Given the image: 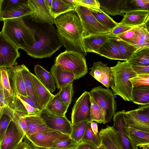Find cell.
<instances>
[{"label": "cell", "instance_id": "cell-55", "mask_svg": "<svg viewBox=\"0 0 149 149\" xmlns=\"http://www.w3.org/2000/svg\"><path fill=\"white\" fill-rule=\"evenodd\" d=\"M91 127L93 132L96 134H98V133L97 123L92 121L91 123Z\"/></svg>", "mask_w": 149, "mask_h": 149}, {"label": "cell", "instance_id": "cell-12", "mask_svg": "<svg viewBox=\"0 0 149 149\" xmlns=\"http://www.w3.org/2000/svg\"><path fill=\"white\" fill-rule=\"evenodd\" d=\"M27 136L37 147L46 148L70 138L69 135L55 130L35 134Z\"/></svg>", "mask_w": 149, "mask_h": 149}, {"label": "cell", "instance_id": "cell-36", "mask_svg": "<svg viewBox=\"0 0 149 149\" xmlns=\"http://www.w3.org/2000/svg\"><path fill=\"white\" fill-rule=\"evenodd\" d=\"M109 38L117 46L120 53L127 60L138 49L133 45L123 41L116 37Z\"/></svg>", "mask_w": 149, "mask_h": 149}, {"label": "cell", "instance_id": "cell-50", "mask_svg": "<svg viewBox=\"0 0 149 149\" xmlns=\"http://www.w3.org/2000/svg\"><path fill=\"white\" fill-rule=\"evenodd\" d=\"M133 70L137 74H149V65L140 66L131 65Z\"/></svg>", "mask_w": 149, "mask_h": 149}, {"label": "cell", "instance_id": "cell-53", "mask_svg": "<svg viewBox=\"0 0 149 149\" xmlns=\"http://www.w3.org/2000/svg\"><path fill=\"white\" fill-rule=\"evenodd\" d=\"M25 143V147L24 149H37V147L33 144L25 135L24 138V141Z\"/></svg>", "mask_w": 149, "mask_h": 149}, {"label": "cell", "instance_id": "cell-43", "mask_svg": "<svg viewBox=\"0 0 149 149\" xmlns=\"http://www.w3.org/2000/svg\"><path fill=\"white\" fill-rule=\"evenodd\" d=\"M79 143L70 138L61 141L49 149H77Z\"/></svg>", "mask_w": 149, "mask_h": 149}, {"label": "cell", "instance_id": "cell-10", "mask_svg": "<svg viewBox=\"0 0 149 149\" xmlns=\"http://www.w3.org/2000/svg\"><path fill=\"white\" fill-rule=\"evenodd\" d=\"M90 97L89 92L85 91L76 101L72 109V124L84 121L88 123L93 121L90 115Z\"/></svg>", "mask_w": 149, "mask_h": 149}, {"label": "cell", "instance_id": "cell-19", "mask_svg": "<svg viewBox=\"0 0 149 149\" xmlns=\"http://www.w3.org/2000/svg\"><path fill=\"white\" fill-rule=\"evenodd\" d=\"M30 74L39 109L41 111L45 108L49 101L54 95L39 81L35 75L31 72Z\"/></svg>", "mask_w": 149, "mask_h": 149}, {"label": "cell", "instance_id": "cell-9", "mask_svg": "<svg viewBox=\"0 0 149 149\" xmlns=\"http://www.w3.org/2000/svg\"><path fill=\"white\" fill-rule=\"evenodd\" d=\"M19 49L3 33L0 32V68L16 65L20 56Z\"/></svg>", "mask_w": 149, "mask_h": 149}, {"label": "cell", "instance_id": "cell-28", "mask_svg": "<svg viewBox=\"0 0 149 149\" xmlns=\"http://www.w3.org/2000/svg\"><path fill=\"white\" fill-rule=\"evenodd\" d=\"M149 21L135 28L136 38L133 45L137 49L149 47Z\"/></svg>", "mask_w": 149, "mask_h": 149}, {"label": "cell", "instance_id": "cell-14", "mask_svg": "<svg viewBox=\"0 0 149 149\" xmlns=\"http://www.w3.org/2000/svg\"><path fill=\"white\" fill-rule=\"evenodd\" d=\"M25 136L12 120L0 143V149H14L22 141Z\"/></svg>", "mask_w": 149, "mask_h": 149}, {"label": "cell", "instance_id": "cell-49", "mask_svg": "<svg viewBox=\"0 0 149 149\" xmlns=\"http://www.w3.org/2000/svg\"><path fill=\"white\" fill-rule=\"evenodd\" d=\"M137 26L118 25L108 33L109 37H113L121 34Z\"/></svg>", "mask_w": 149, "mask_h": 149}, {"label": "cell", "instance_id": "cell-61", "mask_svg": "<svg viewBox=\"0 0 149 149\" xmlns=\"http://www.w3.org/2000/svg\"><path fill=\"white\" fill-rule=\"evenodd\" d=\"M37 149H49V148H41L37 147Z\"/></svg>", "mask_w": 149, "mask_h": 149}, {"label": "cell", "instance_id": "cell-20", "mask_svg": "<svg viewBox=\"0 0 149 149\" xmlns=\"http://www.w3.org/2000/svg\"><path fill=\"white\" fill-rule=\"evenodd\" d=\"M100 9L112 16H124L126 13L127 0H97Z\"/></svg>", "mask_w": 149, "mask_h": 149}, {"label": "cell", "instance_id": "cell-38", "mask_svg": "<svg viewBox=\"0 0 149 149\" xmlns=\"http://www.w3.org/2000/svg\"><path fill=\"white\" fill-rule=\"evenodd\" d=\"M136 10L149 11V0H127L126 13Z\"/></svg>", "mask_w": 149, "mask_h": 149}, {"label": "cell", "instance_id": "cell-27", "mask_svg": "<svg viewBox=\"0 0 149 149\" xmlns=\"http://www.w3.org/2000/svg\"><path fill=\"white\" fill-rule=\"evenodd\" d=\"M96 54L110 59L127 61L120 53L117 46L109 38Z\"/></svg>", "mask_w": 149, "mask_h": 149}, {"label": "cell", "instance_id": "cell-21", "mask_svg": "<svg viewBox=\"0 0 149 149\" xmlns=\"http://www.w3.org/2000/svg\"><path fill=\"white\" fill-rule=\"evenodd\" d=\"M125 132L132 142L135 148L143 149L149 147V132L139 130L124 125Z\"/></svg>", "mask_w": 149, "mask_h": 149}, {"label": "cell", "instance_id": "cell-47", "mask_svg": "<svg viewBox=\"0 0 149 149\" xmlns=\"http://www.w3.org/2000/svg\"><path fill=\"white\" fill-rule=\"evenodd\" d=\"M12 119L9 116L3 115L0 120V143Z\"/></svg>", "mask_w": 149, "mask_h": 149}, {"label": "cell", "instance_id": "cell-46", "mask_svg": "<svg viewBox=\"0 0 149 149\" xmlns=\"http://www.w3.org/2000/svg\"><path fill=\"white\" fill-rule=\"evenodd\" d=\"M72 1L75 6L79 5L88 8L100 9L97 0H72Z\"/></svg>", "mask_w": 149, "mask_h": 149}, {"label": "cell", "instance_id": "cell-16", "mask_svg": "<svg viewBox=\"0 0 149 149\" xmlns=\"http://www.w3.org/2000/svg\"><path fill=\"white\" fill-rule=\"evenodd\" d=\"M28 2L33 11L30 16L34 22L54 24V19L46 7L44 0H28Z\"/></svg>", "mask_w": 149, "mask_h": 149}, {"label": "cell", "instance_id": "cell-24", "mask_svg": "<svg viewBox=\"0 0 149 149\" xmlns=\"http://www.w3.org/2000/svg\"><path fill=\"white\" fill-rule=\"evenodd\" d=\"M33 12L32 9L27 3L2 11L1 21L9 19L22 18L31 16Z\"/></svg>", "mask_w": 149, "mask_h": 149}, {"label": "cell", "instance_id": "cell-18", "mask_svg": "<svg viewBox=\"0 0 149 149\" xmlns=\"http://www.w3.org/2000/svg\"><path fill=\"white\" fill-rule=\"evenodd\" d=\"M126 111L124 109L117 112L113 116V128L118 132L123 149H136L130 139L126 135L124 127L123 116Z\"/></svg>", "mask_w": 149, "mask_h": 149}, {"label": "cell", "instance_id": "cell-35", "mask_svg": "<svg viewBox=\"0 0 149 149\" xmlns=\"http://www.w3.org/2000/svg\"><path fill=\"white\" fill-rule=\"evenodd\" d=\"M21 72L28 96L31 98L35 103L37 108L39 109V105L31 77V72L24 64L21 65Z\"/></svg>", "mask_w": 149, "mask_h": 149}, {"label": "cell", "instance_id": "cell-17", "mask_svg": "<svg viewBox=\"0 0 149 149\" xmlns=\"http://www.w3.org/2000/svg\"><path fill=\"white\" fill-rule=\"evenodd\" d=\"M98 135L101 143L107 149H123L118 132L112 126L107 125L100 130Z\"/></svg>", "mask_w": 149, "mask_h": 149}, {"label": "cell", "instance_id": "cell-54", "mask_svg": "<svg viewBox=\"0 0 149 149\" xmlns=\"http://www.w3.org/2000/svg\"><path fill=\"white\" fill-rule=\"evenodd\" d=\"M18 95L20 98L31 106L34 108H37L35 103L30 97L28 96L25 97L22 95Z\"/></svg>", "mask_w": 149, "mask_h": 149}, {"label": "cell", "instance_id": "cell-51", "mask_svg": "<svg viewBox=\"0 0 149 149\" xmlns=\"http://www.w3.org/2000/svg\"><path fill=\"white\" fill-rule=\"evenodd\" d=\"M0 105L2 107H5L7 106V102L5 99L4 95V89L1 79V71L0 69Z\"/></svg>", "mask_w": 149, "mask_h": 149}, {"label": "cell", "instance_id": "cell-48", "mask_svg": "<svg viewBox=\"0 0 149 149\" xmlns=\"http://www.w3.org/2000/svg\"><path fill=\"white\" fill-rule=\"evenodd\" d=\"M28 3V0H3L2 3V11L11 8Z\"/></svg>", "mask_w": 149, "mask_h": 149}, {"label": "cell", "instance_id": "cell-5", "mask_svg": "<svg viewBox=\"0 0 149 149\" xmlns=\"http://www.w3.org/2000/svg\"><path fill=\"white\" fill-rule=\"evenodd\" d=\"M54 63L73 74L75 80L82 77L88 72L85 57L77 52L65 51L61 53L56 57Z\"/></svg>", "mask_w": 149, "mask_h": 149}, {"label": "cell", "instance_id": "cell-58", "mask_svg": "<svg viewBox=\"0 0 149 149\" xmlns=\"http://www.w3.org/2000/svg\"><path fill=\"white\" fill-rule=\"evenodd\" d=\"M5 108V107H2L0 105V120L3 115Z\"/></svg>", "mask_w": 149, "mask_h": 149}, {"label": "cell", "instance_id": "cell-42", "mask_svg": "<svg viewBox=\"0 0 149 149\" xmlns=\"http://www.w3.org/2000/svg\"><path fill=\"white\" fill-rule=\"evenodd\" d=\"M1 71V79L4 89V95L6 101L11 96L14 95L10 84L8 74L6 68H0Z\"/></svg>", "mask_w": 149, "mask_h": 149}, {"label": "cell", "instance_id": "cell-44", "mask_svg": "<svg viewBox=\"0 0 149 149\" xmlns=\"http://www.w3.org/2000/svg\"><path fill=\"white\" fill-rule=\"evenodd\" d=\"M133 87L142 86H149V74H137L130 78Z\"/></svg>", "mask_w": 149, "mask_h": 149}, {"label": "cell", "instance_id": "cell-32", "mask_svg": "<svg viewBox=\"0 0 149 149\" xmlns=\"http://www.w3.org/2000/svg\"><path fill=\"white\" fill-rule=\"evenodd\" d=\"M132 102L141 105L149 104V86L133 87Z\"/></svg>", "mask_w": 149, "mask_h": 149}, {"label": "cell", "instance_id": "cell-34", "mask_svg": "<svg viewBox=\"0 0 149 149\" xmlns=\"http://www.w3.org/2000/svg\"><path fill=\"white\" fill-rule=\"evenodd\" d=\"M92 15L102 25L112 30L118 24L107 14L101 9L88 8Z\"/></svg>", "mask_w": 149, "mask_h": 149}, {"label": "cell", "instance_id": "cell-23", "mask_svg": "<svg viewBox=\"0 0 149 149\" xmlns=\"http://www.w3.org/2000/svg\"><path fill=\"white\" fill-rule=\"evenodd\" d=\"M50 72L56 87L58 89L72 83L75 79V76L73 74L63 69L55 63L51 67Z\"/></svg>", "mask_w": 149, "mask_h": 149}, {"label": "cell", "instance_id": "cell-41", "mask_svg": "<svg viewBox=\"0 0 149 149\" xmlns=\"http://www.w3.org/2000/svg\"><path fill=\"white\" fill-rule=\"evenodd\" d=\"M58 92L61 99L68 107L70 104L73 93V82L63 87Z\"/></svg>", "mask_w": 149, "mask_h": 149}, {"label": "cell", "instance_id": "cell-57", "mask_svg": "<svg viewBox=\"0 0 149 149\" xmlns=\"http://www.w3.org/2000/svg\"><path fill=\"white\" fill-rule=\"evenodd\" d=\"M25 147V143L24 141L21 142L14 149H24Z\"/></svg>", "mask_w": 149, "mask_h": 149}, {"label": "cell", "instance_id": "cell-59", "mask_svg": "<svg viewBox=\"0 0 149 149\" xmlns=\"http://www.w3.org/2000/svg\"><path fill=\"white\" fill-rule=\"evenodd\" d=\"M96 149H107L106 147L103 144L101 143L100 146Z\"/></svg>", "mask_w": 149, "mask_h": 149}, {"label": "cell", "instance_id": "cell-6", "mask_svg": "<svg viewBox=\"0 0 149 149\" xmlns=\"http://www.w3.org/2000/svg\"><path fill=\"white\" fill-rule=\"evenodd\" d=\"M89 93L103 111L105 124L110 122L117 108L115 95L112 90L99 86L92 88Z\"/></svg>", "mask_w": 149, "mask_h": 149}, {"label": "cell", "instance_id": "cell-8", "mask_svg": "<svg viewBox=\"0 0 149 149\" xmlns=\"http://www.w3.org/2000/svg\"><path fill=\"white\" fill-rule=\"evenodd\" d=\"M125 125L139 130L149 132V104L126 111L123 116Z\"/></svg>", "mask_w": 149, "mask_h": 149}, {"label": "cell", "instance_id": "cell-15", "mask_svg": "<svg viewBox=\"0 0 149 149\" xmlns=\"http://www.w3.org/2000/svg\"><path fill=\"white\" fill-rule=\"evenodd\" d=\"M10 84L14 95L28 96L20 65L7 68Z\"/></svg>", "mask_w": 149, "mask_h": 149}, {"label": "cell", "instance_id": "cell-31", "mask_svg": "<svg viewBox=\"0 0 149 149\" xmlns=\"http://www.w3.org/2000/svg\"><path fill=\"white\" fill-rule=\"evenodd\" d=\"M68 107L61 99L58 92L51 99L45 109L54 115L64 116Z\"/></svg>", "mask_w": 149, "mask_h": 149}, {"label": "cell", "instance_id": "cell-33", "mask_svg": "<svg viewBox=\"0 0 149 149\" xmlns=\"http://www.w3.org/2000/svg\"><path fill=\"white\" fill-rule=\"evenodd\" d=\"M126 61L130 65H149V47L138 49Z\"/></svg>", "mask_w": 149, "mask_h": 149}, {"label": "cell", "instance_id": "cell-60", "mask_svg": "<svg viewBox=\"0 0 149 149\" xmlns=\"http://www.w3.org/2000/svg\"><path fill=\"white\" fill-rule=\"evenodd\" d=\"M3 0H0V21L1 19V15L2 12V3L3 2Z\"/></svg>", "mask_w": 149, "mask_h": 149}, {"label": "cell", "instance_id": "cell-52", "mask_svg": "<svg viewBox=\"0 0 149 149\" xmlns=\"http://www.w3.org/2000/svg\"><path fill=\"white\" fill-rule=\"evenodd\" d=\"M97 148L89 142L81 141L79 143L77 149H96Z\"/></svg>", "mask_w": 149, "mask_h": 149}, {"label": "cell", "instance_id": "cell-26", "mask_svg": "<svg viewBox=\"0 0 149 149\" xmlns=\"http://www.w3.org/2000/svg\"><path fill=\"white\" fill-rule=\"evenodd\" d=\"M27 127L26 136L33 134L53 131L49 128L39 116H25Z\"/></svg>", "mask_w": 149, "mask_h": 149}, {"label": "cell", "instance_id": "cell-22", "mask_svg": "<svg viewBox=\"0 0 149 149\" xmlns=\"http://www.w3.org/2000/svg\"><path fill=\"white\" fill-rule=\"evenodd\" d=\"M119 25L138 26L145 24L149 20V11L136 10L125 13Z\"/></svg>", "mask_w": 149, "mask_h": 149}, {"label": "cell", "instance_id": "cell-56", "mask_svg": "<svg viewBox=\"0 0 149 149\" xmlns=\"http://www.w3.org/2000/svg\"><path fill=\"white\" fill-rule=\"evenodd\" d=\"M52 0H44L45 5L49 12L52 6Z\"/></svg>", "mask_w": 149, "mask_h": 149}, {"label": "cell", "instance_id": "cell-40", "mask_svg": "<svg viewBox=\"0 0 149 149\" xmlns=\"http://www.w3.org/2000/svg\"><path fill=\"white\" fill-rule=\"evenodd\" d=\"M91 123H87L82 141L89 142L98 147L101 144V141L98 135L94 134L92 130Z\"/></svg>", "mask_w": 149, "mask_h": 149}, {"label": "cell", "instance_id": "cell-3", "mask_svg": "<svg viewBox=\"0 0 149 149\" xmlns=\"http://www.w3.org/2000/svg\"><path fill=\"white\" fill-rule=\"evenodd\" d=\"M1 31L18 49L33 45L36 41V31L29 26L22 18L3 20Z\"/></svg>", "mask_w": 149, "mask_h": 149}, {"label": "cell", "instance_id": "cell-30", "mask_svg": "<svg viewBox=\"0 0 149 149\" xmlns=\"http://www.w3.org/2000/svg\"><path fill=\"white\" fill-rule=\"evenodd\" d=\"M75 9L72 0H52L49 12L52 16L55 19L63 14Z\"/></svg>", "mask_w": 149, "mask_h": 149}, {"label": "cell", "instance_id": "cell-25", "mask_svg": "<svg viewBox=\"0 0 149 149\" xmlns=\"http://www.w3.org/2000/svg\"><path fill=\"white\" fill-rule=\"evenodd\" d=\"M108 33L92 35L83 38L86 52L96 53L100 48L108 40Z\"/></svg>", "mask_w": 149, "mask_h": 149}, {"label": "cell", "instance_id": "cell-29", "mask_svg": "<svg viewBox=\"0 0 149 149\" xmlns=\"http://www.w3.org/2000/svg\"><path fill=\"white\" fill-rule=\"evenodd\" d=\"M34 72L37 78L46 88L52 92L55 91V81L51 72L38 65H35Z\"/></svg>", "mask_w": 149, "mask_h": 149}, {"label": "cell", "instance_id": "cell-62", "mask_svg": "<svg viewBox=\"0 0 149 149\" xmlns=\"http://www.w3.org/2000/svg\"><path fill=\"white\" fill-rule=\"evenodd\" d=\"M143 149H149V147H146Z\"/></svg>", "mask_w": 149, "mask_h": 149}, {"label": "cell", "instance_id": "cell-7", "mask_svg": "<svg viewBox=\"0 0 149 149\" xmlns=\"http://www.w3.org/2000/svg\"><path fill=\"white\" fill-rule=\"evenodd\" d=\"M75 8L79 17L84 30L83 38L93 35L108 33L112 31L100 23L88 8L75 5Z\"/></svg>", "mask_w": 149, "mask_h": 149}, {"label": "cell", "instance_id": "cell-39", "mask_svg": "<svg viewBox=\"0 0 149 149\" xmlns=\"http://www.w3.org/2000/svg\"><path fill=\"white\" fill-rule=\"evenodd\" d=\"M87 123L84 121L72 124L70 138L78 143L81 141Z\"/></svg>", "mask_w": 149, "mask_h": 149}, {"label": "cell", "instance_id": "cell-1", "mask_svg": "<svg viewBox=\"0 0 149 149\" xmlns=\"http://www.w3.org/2000/svg\"><path fill=\"white\" fill-rule=\"evenodd\" d=\"M58 38L67 51L87 55L84 45V30L79 17L75 10L63 14L54 19Z\"/></svg>", "mask_w": 149, "mask_h": 149}, {"label": "cell", "instance_id": "cell-45", "mask_svg": "<svg viewBox=\"0 0 149 149\" xmlns=\"http://www.w3.org/2000/svg\"><path fill=\"white\" fill-rule=\"evenodd\" d=\"M136 27L119 34L116 37L123 41L133 45L136 38Z\"/></svg>", "mask_w": 149, "mask_h": 149}, {"label": "cell", "instance_id": "cell-4", "mask_svg": "<svg viewBox=\"0 0 149 149\" xmlns=\"http://www.w3.org/2000/svg\"><path fill=\"white\" fill-rule=\"evenodd\" d=\"M110 68L114 76V85L111 88L114 95L120 96L125 101H132L133 86L129 79L137 74L126 61H118Z\"/></svg>", "mask_w": 149, "mask_h": 149}, {"label": "cell", "instance_id": "cell-13", "mask_svg": "<svg viewBox=\"0 0 149 149\" xmlns=\"http://www.w3.org/2000/svg\"><path fill=\"white\" fill-rule=\"evenodd\" d=\"M89 69L91 70L89 74L107 88L114 86L113 73L107 64L101 61L94 62L92 67Z\"/></svg>", "mask_w": 149, "mask_h": 149}, {"label": "cell", "instance_id": "cell-37", "mask_svg": "<svg viewBox=\"0 0 149 149\" xmlns=\"http://www.w3.org/2000/svg\"><path fill=\"white\" fill-rule=\"evenodd\" d=\"M90 96V115L92 121L99 123L105 124L104 115L103 111L94 99Z\"/></svg>", "mask_w": 149, "mask_h": 149}, {"label": "cell", "instance_id": "cell-2", "mask_svg": "<svg viewBox=\"0 0 149 149\" xmlns=\"http://www.w3.org/2000/svg\"><path fill=\"white\" fill-rule=\"evenodd\" d=\"M36 42L32 46L23 48L28 55L35 58L51 57L63 45L58 38L56 29L53 24L37 23Z\"/></svg>", "mask_w": 149, "mask_h": 149}, {"label": "cell", "instance_id": "cell-11", "mask_svg": "<svg viewBox=\"0 0 149 149\" xmlns=\"http://www.w3.org/2000/svg\"><path fill=\"white\" fill-rule=\"evenodd\" d=\"M39 116L49 128L70 136V135L72 124L65 116L55 115L45 108L41 111Z\"/></svg>", "mask_w": 149, "mask_h": 149}]
</instances>
